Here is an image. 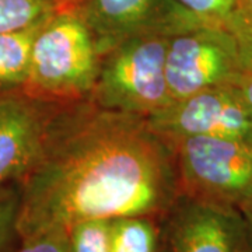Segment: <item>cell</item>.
Listing matches in <instances>:
<instances>
[{
	"label": "cell",
	"mask_w": 252,
	"mask_h": 252,
	"mask_svg": "<svg viewBox=\"0 0 252 252\" xmlns=\"http://www.w3.org/2000/svg\"><path fill=\"white\" fill-rule=\"evenodd\" d=\"M193 16L207 23L225 24L230 17L235 0H175Z\"/></svg>",
	"instance_id": "obj_16"
},
{
	"label": "cell",
	"mask_w": 252,
	"mask_h": 252,
	"mask_svg": "<svg viewBox=\"0 0 252 252\" xmlns=\"http://www.w3.org/2000/svg\"><path fill=\"white\" fill-rule=\"evenodd\" d=\"M74 7L90 28L101 58L133 36L175 34L207 23L175 0H76Z\"/></svg>",
	"instance_id": "obj_7"
},
{
	"label": "cell",
	"mask_w": 252,
	"mask_h": 252,
	"mask_svg": "<svg viewBox=\"0 0 252 252\" xmlns=\"http://www.w3.org/2000/svg\"><path fill=\"white\" fill-rule=\"evenodd\" d=\"M14 252H70L69 233L64 228H48L21 235Z\"/></svg>",
	"instance_id": "obj_15"
},
{
	"label": "cell",
	"mask_w": 252,
	"mask_h": 252,
	"mask_svg": "<svg viewBox=\"0 0 252 252\" xmlns=\"http://www.w3.org/2000/svg\"><path fill=\"white\" fill-rule=\"evenodd\" d=\"M147 121L165 139L209 136L252 142V111L234 83L174 101Z\"/></svg>",
	"instance_id": "obj_6"
},
{
	"label": "cell",
	"mask_w": 252,
	"mask_h": 252,
	"mask_svg": "<svg viewBox=\"0 0 252 252\" xmlns=\"http://www.w3.org/2000/svg\"><path fill=\"white\" fill-rule=\"evenodd\" d=\"M241 59H243L241 70L238 73L234 84L243 94L244 99L247 101L248 107L252 111V52H248L241 48Z\"/></svg>",
	"instance_id": "obj_18"
},
{
	"label": "cell",
	"mask_w": 252,
	"mask_h": 252,
	"mask_svg": "<svg viewBox=\"0 0 252 252\" xmlns=\"http://www.w3.org/2000/svg\"><path fill=\"white\" fill-rule=\"evenodd\" d=\"M112 252H158L160 231L153 216H125L111 220Z\"/></svg>",
	"instance_id": "obj_11"
},
{
	"label": "cell",
	"mask_w": 252,
	"mask_h": 252,
	"mask_svg": "<svg viewBox=\"0 0 252 252\" xmlns=\"http://www.w3.org/2000/svg\"><path fill=\"white\" fill-rule=\"evenodd\" d=\"M243 216L245 219V223H247V227H248V233H250V240H251L252 245V205L250 207H247L243 212Z\"/></svg>",
	"instance_id": "obj_19"
},
{
	"label": "cell",
	"mask_w": 252,
	"mask_h": 252,
	"mask_svg": "<svg viewBox=\"0 0 252 252\" xmlns=\"http://www.w3.org/2000/svg\"><path fill=\"white\" fill-rule=\"evenodd\" d=\"M167 252H252L243 213L181 195L167 213Z\"/></svg>",
	"instance_id": "obj_8"
},
{
	"label": "cell",
	"mask_w": 252,
	"mask_h": 252,
	"mask_svg": "<svg viewBox=\"0 0 252 252\" xmlns=\"http://www.w3.org/2000/svg\"><path fill=\"white\" fill-rule=\"evenodd\" d=\"M172 34L133 36L101 58L95 87L89 98L101 108L150 118L172 104L165 55Z\"/></svg>",
	"instance_id": "obj_3"
},
{
	"label": "cell",
	"mask_w": 252,
	"mask_h": 252,
	"mask_svg": "<svg viewBox=\"0 0 252 252\" xmlns=\"http://www.w3.org/2000/svg\"><path fill=\"white\" fill-rule=\"evenodd\" d=\"M20 184L17 234L86 220L167 216L181 196L174 149L147 118L62 104Z\"/></svg>",
	"instance_id": "obj_1"
},
{
	"label": "cell",
	"mask_w": 252,
	"mask_h": 252,
	"mask_svg": "<svg viewBox=\"0 0 252 252\" xmlns=\"http://www.w3.org/2000/svg\"><path fill=\"white\" fill-rule=\"evenodd\" d=\"M20 207V184L0 187V252H14L18 243L17 216Z\"/></svg>",
	"instance_id": "obj_14"
},
{
	"label": "cell",
	"mask_w": 252,
	"mask_h": 252,
	"mask_svg": "<svg viewBox=\"0 0 252 252\" xmlns=\"http://www.w3.org/2000/svg\"><path fill=\"white\" fill-rule=\"evenodd\" d=\"M241 64L238 39L225 24L202 23L172 34L165 55V77L172 102L234 83Z\"/></svg>",
	"instance_id": "obj_5"
},
{
	"label": "cell",
	"mask_w": 252,
	"mask_h": 252,
	"mask_svg": "<svg viewBox=\"0 0 252 252\" xmlns=\"http://www.w3.org/2000/svg\"><path fill=\"white\" fill-rule=\"evenodd\" d=\"M44 21L24 30L0 34V91L23 90L26 86L32 45Z\"/></svg>",
	"instance_id": "obj_10"
},
{
	"label": "cell",
	"mask_w": 252,
	"mask_h": 252,
	"mask_svg": "<svg viewBox=\"0 0 252 252\" xmlns=\"http://www.w3.org/2000/svg\"><path fill=\"white\" fill-rule=\"evenodd\" d=\"M225 26L238 39L240 46L252 52V0H235Z\"/></svg>",
	"instance_id": "obj_17"
},
{
	"label": "cell",
	"mask_w": 252,
	"mask_h": 252,
	"mask_svg": "<svg viewBox=\"0 0 252 252\" xmlns=\"http://www.w3.org/2000/svg\"><path fill=\"white\" fill-rule=\"evenodd\" d=\"M69 0H0V34L32 27Z\"/></svg>",
	"instance_id": "obj_12"
},
{
	"label": "cell",
	"mask_w": 252,
	"mask_h": 252,
	"mask_svg": "<svg viewBox=\"0 0 252 252\" xmlns=\"http://www.w3.org/2000/svg\"><path fill=\"white\" fill-rule=\"evenodd\" d=\"M174 149L181 195L233 207L252 205V142L190 136L168 139Z\"/></svg>",
	"instance_id": "obj_4"
},
{
	"label": "cell",
	"mask_w": 252,
	"mask_h": 252,
	"mask_svg": "<svg viewBox=\"0 0 252 252\" xmlns=\"http://www.w3.org/2000/svg\"><path fill=\"white\" fill-rule=\"evenodd\" d=\"M67 233L70 252H112L111 220L80 221L73 224Z\"/></svg>",
	"instance_id": "obj_13"
},
{
	"label": "cell",
	"mask_w": 252,
	"mask_h": 252,
	"mask_svg": "<svg viewBox=\"0 0 252 252\" xmlns=\"http://www.w3.org/2000/svg\"><path fill=\"white\" fill-rule=\"evenodd\" d=\"M61 105L23 90L0 91V187L20 182L34 167Z\"/></svg>",
	"instance_id": "obj_9"
},
{
	"label": "cell",
	"mask_w": 252,
	"mask_h": 252,
	"mask_svg": "<svg viewBox=\"0 0 252 252\" xmlns=\"http://www.w3.org/2000/svg\"><path fill=\"white\" fill-rule=\"evenodd\" d=\"M69 0L48 17L35 36L23 91L35 98L69 104L89 98L99 72L90 28Z\"/></svg>",
	"instance_id": "obj_2"
}]
</instances>
